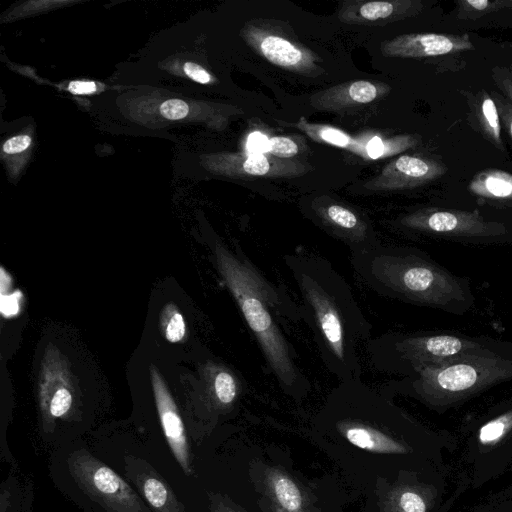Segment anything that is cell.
I'll return each instance as SVG.
<instances>
[{
  "label": "cell",
  "instance_id": "obj_29",
  "mask_svg": "<svg viewBox=\"0 0 512 512\" xmlns=\"http://www.w3.org/2000/svg\"><path fill=\"white\" fill-rule=\"evenodd\" d=\"M31 143V139L27 135L15 136L3 145L4 152L14 154L24 151Z\"/></svg>",
  "mask_w": 512,
  "mask_h": 512
},
{
  "label": "cell",
  "instance_id": "obj_10",
  "mask_svg": "<svg viewBox=\"0 0 512 512\" xmlns=\"http://www.w3.org/2000/svg\"><path fill=\"white\" fill-rule=\"evenodd\" d=\"M124 475L152 512H186L165 478L145 459L126 456Z\"/></svg>",
  "mask_w": 512,
  "mask_h": 512
},
{
  "label": "cell",
  "instance_id": "obj_23",
  "mask_svg": "<svg viewBox=\"0 0 512 512\" xmlns=\"http://www.w3.org/2000/svg\"><path fill=\"white\" fill-rule=\"evenodd\" d=\"M349 96L356 102L368 103L376 98L377 90L368 81H356L349 87Z\"/></svg>",
  "mask_w": 512,
  "mask_h": 512
},
{
  "label": "cell",
  "instance_id": "obj_8",
  "mask_svg": "<svg viewBox=\"0 0 512 512\" xmlns=\"http://www.w3.org/2000/svg\"><path fill=\"white\" fill-rule=\"evenodd\" d=\"M403 224L409 228L453 236H496L505 232V226L486 221L477 211L429 209L406 217Z\"/></svg>",
  "mask_w": 512,
  "mask_h": 512
},
{
  "label": "cell",
  "instance_id": "obj_5",
  "mask_svg": "<svg viewBox=\"0 0 512 512\" xmlns=\"http://www.w3.org/2000/svg\"><path fill=\"white\" fill-rule=\"evenodd\" d=\"M405 382L418 399L445 409L480 391L512 378V362L492 352L468 355L413 372Z\"/></svg>",
  "mask_w": 512,
  "mask_h": 512
},
{
  "label": "cell",
  "instance_id": "obj_33",
  "mask_svg": "<svg viewBox=\"0 0 512 512\" xmlns=\"http://www.w3.org/2000/svg\"><path fill=\"white\" fill-rule=\"evenodd\" d=\"M367 153L372 159L379 158L385 150V146L379 137H373L367 144Z\"/></svg>",
  "mask_w": 512,
  "mask_h": 512
},
{
  "label": "cell",
  "instance_id": "obj_24",
  "mask_svg": "<svg viewBox=\"0 0 512 512\" xmlns=\"http://www.w3.org/2000/svg\"><path fill=\"white\" fill-rule=\"evenodd\" d=\"M268 152L278 157H292L298 152L295 142L286 137H273L269 139Z\"/></svg>",
  "mask_w": 512,
  "mask_h": 512
},
{
  "label": "cell",
  "instance_id": "obj_9",
  "mask_svg": "<svg viewBox=\"0 0 512 512\" xmlns=\"http://www.w3.org/2000/svg\"><path fill=\"white\" fill-rule=\"evenodd\" d=\"M150 378L157 414L174 459L186 476L194 474L193 456L184 422L163 377L150 365Z\"/></svg>",
  "mask_w": 512,
  "mask_h": 512
},
{
  "label": "cell",
  "instance_id": "obj_30",
  "mask_svg": "<svg viewBox=\"0 0 512 512\" xmlns=\"http://www.w3.org/2000/svg\"><path fill=\"white\" fill-rule=\"evenodd\" d=\"M184 71L191 79L196 82L206 84L211 81V76L209 73L198 64L187 62L184 65Z\"/></svg>",
  "mask_w": 512,
  "mask_h": 512
},
{
  "label": "cell",
  "instance_id": "obj_34",
  "mask_svg": "<svg viewBox=\"0 0 512 512\" xmlns=\"http://www.w3.org/2000/svg\"><path fill=\"white\" fill-rule=\"evenodd\" d=\"M210 511L211 512H236L227 502L222 498L212 495L210 497Z\"/></svg>",
  "mask_w": 512,
  "mask_h": 512
},
{
  "label": "cell",
  "instance_id": "obj_6",
  "mask_svg": "<svg viewBox=\"0 0 512 512\" xmlns=\"http://www.w3.org/2000/svg\"><path fill=\"white\" fill-rule=\"evenodd\" d=\"M371 364L383 373L419 371L461 357L488 352L480 343L453 335H401L372 338L366 347Z\"/></svg>",
  "mask_w": 512,
  "mask_h": 512
},
{
  "label": "cell",
  "instance_id": "obj_26",
  "mask_svg": "<svg viewBox=\"0 0 512 512\" xmlns=\"http://www.w3.org/2000/svg\"><path fill=\"white\" fill-rule=\"evenodd\" d=\"M243 169L249 175L262 176L268 173L270 164L263 154H251L244 161Z\"/></svg>",
  "mask_w": 512,
  "mask_h": 512
},
{
  "label": "cell",
  "instance_id": "obj_31",
  "mask_svg": "<svg viewBox=\"0 0 512 512\" xmlns=\"http://www.w3.org/2000/svg\"><path fill=\"white\" fill-rule=\"evenodd\" d=\"M321 137L326 142L340 147H345L349 143V138L346 134L333 128L324 129L321 132Z\"/></svg>",
  "mask_w": 512,
  "mask_h": 512
},
{
  "label": "cell",
  "instance_id": "obj_11",
  "mask_svg": "<svg viewBox=\"0 0 512 512\" xmlns=\"http://www.w3.org/2000/svg\"><path fill=\"white\" fill-rule=\"evenodd\" d=\"M474 45L467 34H406L388 42L386 54L397 57H435L473 50Z\"/></svg>",
  "mask_w": 512,
  "mask_h": 512
},
{
  "label": "cell",
  "instance_id": "obj_28",
  "mask_svg": "<svg viewBox=\"0 0 512 512\" xmlns=\"http://www.w3.org/2000/svg\"><path fill=\"white\" fill-rule=\"evenodd\" d=\"M246 147L251 154L268 152L269 139L260 132H253L247 139Z\"/></svg>",
  "mask_w": 512,
  "mask_h": 512
},
{
  "label": "cell",
  "instance_id": "obj_16",
  "mask_svg": "<svg viewBox=\"0 0 512 512\" xmlns=\"http://www.w3.org/2000/svg\"><path fill=\"white\" fill-rule=\"evenodd\" d=\"M260 49L263 55L276 65L290 67L302 60V52L289 41L278 36L265 37Z\"/></svg>",
  "mask_w": 512,
  "mask_h": 512
},
{
  "label": "cell",
  "instance_id": "obj_17",
  "mask_svg": "<svg viewBox=\"0 0 512 512\" xmlns=\"http://www.w3.org/2000/svg\"><path fill=\"white\" fill-rule=\"evenodd\" d=\"M211 389L215 403L219 407H229L238 397L239 383L232 372L219 368L213 375Z\"/></svg>",
  "mask_w": 512,
  "mask_h": 512
},
{
  "label": "cell",
  "instance_id": "obj_14",
  "mask_svg": "<svg viewBox=\"0 0 512 512\" xmlns=\"http://www.w3.org/2000/svg\"><path fill=\"white\" fill-rule=\"evenodd\" d=\"M32 501V480L22 485L17 477L10 476L1 484L0 512H31Z\"/></svg>",
  "mask_w": 512,
  "mask_h": 512
},
{
  "label": "cell",
  "instance_id": "obj_32",
  "mask_svg": "<svg viewBox=\"0 0 512 512\" xmlns=\"http://www.w3.org/2000/svg\"><path fill=\"white\" fill-rule=\"evenodd\" d=\"M68 90L75 94H90L96 90V85L91 81H74L69 84Z\"/></svg>",
  "mask_w": 512,
  "mask_h": 512
},
{
  "label": "cell",
  "instance_id": "obj_25",
  "mask_svg": "<svg viewBox=\"0 0 512 512\" xmlns=\"http://www.w3.org/2000/svg\"><path fill=\"white\" fill-rule=\"evenodd\" d=\"M494 83L512 103V72L507 67L495 66L491 70Z\"/></svg>",
  "mask_w": 512,
  "mask_h": 512
},
{
  "label": "cell",
  "instance_id": "obj_21",
  "mask_svg": "<svg viewBox=\"0 0 512 512\" xmlns=\"http://www.w3.org/2000/svg\"><path fill=\"white\" fill-rule=\"evenodd\" d=\"M394 11V6L390 2L376 1L368 2L360 8V14L367 20H377L390 16Z\"/></svg>",
  "mask_w": 512,
  "mask_h": 512
},
{
  "label": "cell",
  "instance_id": "obj_13",
  "mask_svg": "<svg viewBox=\"0 0 512 512\" xmlns=\"http://www.w3.org/2000/svg\"><path fill=\"white\" fill-rule=\"evenodd\" d=\"M469 190L478 196L512 200V174L498 169H485L478 172L468 185Z\"/></svg>",
  "mask_w": 512,
  "mask_h": 512
},
{
  "label": "cell",
  "instance_id": "obj_22",
  "mask_svg": "<svg viewBox=\"0 0 512 512\" xmlns=\"http://www.w3.org/2000/svg\"><path fill=\"white\" fill-rule=\"evenodd\" d=\"M491 96L495 102L500 121L512 139V103L502 94L492 91Z\"/></svg>",
  "mask_w": 512,
  "mask_h": 512
},
{
  "label": "cell",
  "instance_id": "obj_7",
  "mask_svg": "<svg viewBox=\"0 0 512 512\" xmlns=\"http://www.w3.org/2000/svg\"><path fill=\"white\" fill-rule=\"evenodd\" d=\"M38 403L40 432L43 439L55 448L59 424L78 421L80 414L68 362L51 344L47 346L42 360Z\"/></svg>",
  "mask_w": 512,
  "mask_h": 512
},
{
  "label": "cell",
  "instance_id": "obj_12",
  "mask_svg": "<svg viewBox=\"0 0 512 512\" xmlns=\"http://www.w3.org/2000/svg\"><path fill=\"white\" fill-rule=\"evenodd\" d=\"M469 106L473 125L486 140L501 152H505L501 138V121L492 96L485 90H480L471 97Z\"/></svg>",
  "mask_w": 512,
  "mask_h": 512
},
{
  "label": "cell",
  "instance_id": "obj_18",
  "mask_svg": "<svg viewBox=\"0 0 512 512\" xmlns=\"http://www.w3.org/2000/svg\"><path fill=\"white\" fill-rule=\"evenodd\" d=\"M160 325L165 338L172 343L181 341L186 334V324L173 303L166 304L160 313Z\"/></svg>",
  "mask_w": 512,
  "mask_h": 512
},
{
  "label": "cell",
  "instance_id": "obj_2",
  "mask_svg": "<svg viewBox=\"0 0 512 512\" xmlns=\"http://www.w3.org/2000/svg\"><path fill=\"white\" fill-rule=\"evenodd\" d=\"M212 251L218 272L274 378L288 395L303 396L310 389L309 380L297 366L294 351L277 322L284 317L302 320L300 306L270 284L241 251L219 242Z\"/></svg>",
  "mask_w": 512,
  "mask_h": 512
},
{
  "label": "cell",
  "instance_id": "obj_36",
  "mask_svg": "<svg viewBox=\"0 0 512 512\" xmlns=\"http://www.w3.org/2000/svg\"><path fill=\"white\" fill-rule=\"evenodd\" d=\"M509 69H510V70H511V72H512V65H511V67H510Z\"/></svg>",
  "mask_w": 512,
  "mask_h": 512
},
{
  "label": "cell",
  "instance_id": "obj_1",
  "mask_svg": "<svg viewBox=\"0 0 512 512\" xmlns=\"http://www.w3.org/2000/svg\"><path fill=\"white\" fill-rule=\"evenodd\" d=\"M284 263L298 289L301 318L312 331L322 362L338 382L361 378V348L372 324L344 277L326 258L294 252Z\"/></svg>",
  "mask_w": 512,
  "mask_h": 512
},
{
  "label": "cell",
  "instance_id": "obj_15",
  "mask_svg": "<svg viewBox=\"0 0 512 512\" xmlns=\"http://www.w3.org/2000/svg\"><path fill=\"white\" fill-rule=\"evenodd\" d=\"M272 495L280 509L284 512H301L303 498L299 487L288 476L273 473L270 478Z\"/></svg>",
  "mask_w": 512,
  "mask_h": 512
},
{
  "label": "cell",
  "instance_id": "obj_27",
  "mask_svg": "<svg viewBox=\"0 0 512 512\" xmlns=\"http://www.w3.org/2000/svg\"><path fill=\"white\" fill-rule=\"evenodd\" d=\"M161 114L171 120L181 119L188 113V105L182 100L170 99L160 107Z\"/></svg>",
  "mask_w": 512,
  "mask_h": 512
},
{
  "label": "cell",
  "instance_id": "obj_19",
  "mask_svg": "<svg viewBox=\"0 0 512 512\" xmlns=\"http://www.w3.org/2000/svg\"><path fill=\"white\" fill-rule=\"evenodd\" d=\"M458 15L464 19H475L505 8H512V0H460Z\"/></svg>",
  "mask_w": 512,
  "mask_h": 512
},
{
  "label": "cell",
  "instance_id": "obj_20",
  "mask_svg": "<svg viewBox=\"0 0 512 512\" xmlns=\"http://www.w3.org/2000/svg\"><path fill=\"white\" fill-rule=\"evenodd\" d=\"M468 512H512V494L505 496L491 494Z\"/></svg>",
  "mask_w": 512,
  "mask_h": 512
},
{
  "label": "cell",
  "instance_id": "obj_4",
  "mask_svg": "<svg viewBox=\"0 0 512 512\" xmlns=\"http://www.w3.org/2000/svg\"><path fill=\"white\" fill-rule=\"evenodd\" d=\"M49 475L84 512H152L136 489L85 444L68 442L54 448Z\"/></svg>",
  "mask_w": 512,
  "mask_h": 512
},
{
  "label": "cell",
  "instance_id": "obj_3",
  "mask_svg": "<svg viewBox=\"0 0 512 512\" xmlns=\"http://www.w3.org/2000/svg\"><path fill=\"white\" fill-rule=\"evenodd\" d=\"M351 263L357 278L379 295L442 308L465 301L459 280L412 251L379 244L351 253Z\"/></svg>",
  "mask_w": 512,
  "mask_h": 512
},
{
  "label": "cell",
  "instance_id": "obj_35",
  "mask_svg": "<svg viewBox=\"0 0 512 512\" xmlns=\"http://www.w3.org/2000/svg\"><path fill=\"white\" fill-rule=\"evenodd\" d=\"M512 494V484L505 487L504 489L494 493V495H497V496H505V495H510Z\"/></svg>",
  "mask_w": 512,
  "mask_h": 512
}]
</instances>
